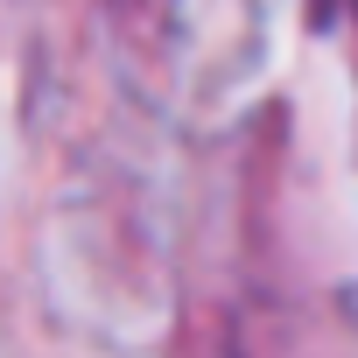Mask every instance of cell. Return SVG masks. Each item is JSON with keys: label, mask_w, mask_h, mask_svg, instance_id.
Listing matches in <instances>:
<instances>
[{"label": "cell", "mask_w": 358, "mask_h": 358, "mask_svg": "<svg viewBox=\"0 0 358 358\" xmlns=\"http://www.w3.org/2000/svg\"><path fill=\"white\" fill-rule=\"evenodd\" d=\"M351 22H358V0H351Z\"/></svg>", "instance_id": "1"}]
</instances>
